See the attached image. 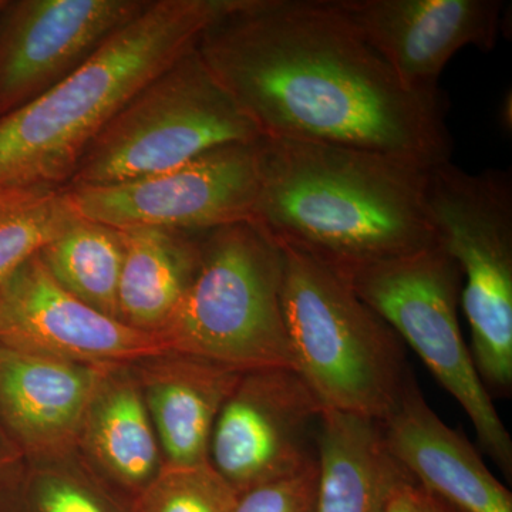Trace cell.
Masks as SVG:
<instances>
[{
  "mask_svg": "<svg viewBox=\"0 0 512 512\" xmlns=\"http://www.w3.org/2000/svg\"><path fill=\"white\" fill-rule=\"evenodd\" d=\"M197 50L264 138L451 161L444 94L407 90L339 0H227Z\"/></svg>",
  "mask_w": 512,
  "mask_h": 512,
  "instance_id": "obj_1",
  "label": "cell"
},
{
  "mask_svg": "<svg viewBox=\"0 0 512 512\" xmlns=\"http://www.w3.org/2000/svg\"><path fill=\"white\" fill-rule=\"evenodd\" d=\"M426 171L370 151L262 137L251 222L278 247L345 276L439 244Z\"/></svg>",
  "mask_w": 512,
  "mask_h": 512,
  "instance_id": "obj_2",
  "label": "cell"
},
{
  "mask_svg": "<svg viewBox=\"0 0 512 512\" xmlns=\"http://www.w3.org/2000/svg\"><path fill=\"white\" fill-rule=\"evenodd\" d=\"M227 0H148L50 92L0 119V187H66L134 94L197 46Z\"/></svg>",
  "mask_w": 512,
  "mask_h": 512,
  "instance_id": "obj_3",
  "label": "cell"
},
{
  "mask_svg": "<svg viewBox=\"0 0 512 512\" xmlns=\"http://www.w3.org/2000/svg\"><path fill=\"white\" fill-rule=\"evenodd\" d=\"M282 248V312L293 370L323 409L382 421L412 375L404 343L335 269Z\"/></svg>",
  "mask_w": 512,
  "mask_h": 512,
  "instance_id": "obj_4",
  "label": "cell"
},
{
  "mask_svg": "<svg viewBox=\"0 0 512 512\" xmlns=\"http://www.w3.org/2000/svg\"><path fill=\"white\" fill-rule=\"evenodd\" d=\"M282 275V248L254 222L204 232L194 279L158 338L170 353L239 372L293 369Z\"/></svg>",
  "mask_w": 512,
  "mask_h": 512,
  "instance_id": "obj_5",
  "label": "cell"
},
{
  "mask_svg": "<svg viewBox=\"0 0 512 512\" xmlns=\"http://www.w3.org/2000/svg\"><path fill=\"white\" fill-rule=\"evenodd\" d=\"M437 242L460 269L471 356L490 396L512 389V175L470 174L448 161L426 171Z\"/></svg>",
  "mask_w": 512,
  "mask_h": 512,
  "instance_id": "obj_6",
  "label": "cell"
},
{
  "mask_svg": "<svg viewBox=\"0 0 512 512\" xmlns=\"http://www.w3.org/2000/svg\"><path fill=\"white\" fill-rule=\"evenodd\" d=\"M261 138L195 46L134 94L87 148L66 187L137 180Z\"/></svg>",
  "mask_w": 512,
  "mask_h": 512,
  "instance_id": "obj_7",
  "label": "cell"
},
{
  "mask_svg": "<svg viewBox=\"0 0 512 512\" xmlns=\"http://www.w3.org/2000/svg\"><path fill=\"white\" fill-rule=\"evenodd\" d=\"M363 299L419 355L466 412L485 454L512 476V439L478 375L458 319L460 269L440 247L360 266L345 275Z\"/></svg>",
  "mask_w": 512,
  "mask_h": 512,
  "instance_id": "obj_8",
  "label": "cell"
},
{
  "mask_svg": "<svg viewBox=\"0 0 512 512\" xmlns=\"http://www.w3.org/2000/svg\"><path fill=\"white\" fill-rule=\"evenodd\" d=\"M69 191L80 218L117 231H214L251 221L259 192V140L215 148L164 173Z\"/></svg>",
  "mask_w": 512,
  "mask_h": 512,
  "instance_id": "obj_9",
  "label": "cell"
},
{
  "mask_svg": "<svg viewBox=\"0 0 512 512\" xmlns=\"http://www.w3.org/2000/svg\"><path fill=\"white\" fill-rule=\"evenodd\" d=\"M323 406L291 367L239 377L212 429L208 464L239 495L316 461Z\"/></svg>",
  "mask_w": 512,
  "mask_h": 512,
  "instance_id": "obj_10",
  "label": "cell"
},
{
  "mask_svg": "<svg viewBox=\"0 0 512 512\" xmlns=\"http://www.w3.org/2000/svg\"><path fill=\"white\" fill-rule=\"evenodd\" d=\"M148 0H6L0 12V119L76 72Z\"/></svg>",
  "mask_w": 512,
  "mask_h": 512,
  "instance_id": "obj_11",
  "label": "cell"
},
{
  "mask_svg": "<svg viewBox=\"0 0 512 512\" xmlns=\"http://www.w3.org/2000/svg\"><path fill=\"white\" fill-rule=\"evenodd\" d=\"M0 343L97 366L133 365L170 353L158 336L67 292L37 255L0 284Z\"/></svg>",
  "mask_w": 512,
  "mask_h": 512,
  "instance_id": "obj_12",
  "label": "cell"
},
{
  "mask_svg": "<svg viewBox=\"0 0 512 512\" xmlns=\"http://www.w3.org/2000/svg\"><path fill=\"white\" fill-rule=\"evenodd\" d=\"M407 90L439 92L451 57L464 47L491 52L503 30L500 0H339Z\"/></svg>",
  "mask_w": 512,
  "mask_h": 512,
  "instance_id": "obj_13",
  "label": "cell"
},
{
  "mask_svg": "<svg viewBox=\"0 0 512 512\" xmlns=\"http://www.w3.org/2000/svg\"><path fill=\"white\" fill-rule=\"evenodd\" d=\"M107 367L0 343V420L23 457L53 456L76 448Z\"/></svg>",
  "mask_w": 512,
  "mask_h": 512,
  "instance_id": "obj_14",
  "label": "cell"
},
{
  "mask_svg": "<svg viewBox=\"0 0 512 512\" xmlns=\"http://www.w3.org/2000/svg\"><path fill=\"white\" fill-rule=\"evenodd\" d=\"M394 460L421 487L463 512H512V494L476 447L424 399L413 373L380 421Z\"/></svg>",
  "mask_w": 512,
  "mask_h": 512,
  "instance_id": "obj_15",
  "label": "cell"
},
{
  "mask_svg": "<svg viewBox=\"0 0 512 512\" xmlns=\"http://www.w3.org/2000/svg\"><path fill=\"white\" fill-rule=\"evenodd\" d=\"M131 369L153 421L164 467L207 464L215 420L244 372L178 353L147 357Z\"/></svg>",
  "mask_w": 512,
  "mask_h": 512,
  "instance_id": "obj_16",
  "label": "cell"
},
{
  "mask_svg": "<svg viewBox=\"0 0 512 512\" xmlns=\"http://www.w3.org/2000/svg\"><path fill=\"white\" fill-rule=\"evenodd\" d=\"M76 450L104 483L133 504L163 471L160 443L131 365L107 367Z\"/></svg>",
  "mask_w": 512,
  "mask_h": 512,
  "instance_id": "obj_17",
  "label": "cell"
},
{
  "mask_svg": "<svg viewBox=\"0 0 512 512\" xmlns=\"http://www.w3.org/2000/svg\"><path fill=\"white\" fill-rule=\"evenodd\" d=\"M315 512H384L394 488L412 478L394 460L379 420L323 409Z\"/></svg>",
  "mask_w": 512,
  "mask_h": 512,
  "instance_id": "obj_18",
  "label": "cell"
},
{
  "mask_svg": "<svg viewBox=\"0 0 512 512\" xmlns=\"http://www.w3.org/2000/svg\"><path fill=\"white\" fill-rule=\"evenodd\" d=\"M124 261L119 285V318L130 328L160 335L200 262L202 234L136 228L120 231Z\"/></svg>",
  "mask_w": 512,
  "mask_h": 512,
  "instance_id": "obj_19",
  "label": "cell"
},
{
  "mask_svg": "<svg viewBox=\"0 0 512 512\" xmlns=\"http://www.w3.org/2000/svg\"><path fill=\"white\" fill-rule=\"evenodd\" d=\"M53 279L80 301L119 319V285L124 261L121 232L79 218L37 254Z\"/></svg>",
  "mask_w": 512,
  "mask_h": 512,
  "instance_id": "obj_20",
  "label": "cell"
},
{
  "mask_svg": "<svg viewBox=\"0 0 512 512\" xmlns=\"http://www.w3.org/2000/svg\"><path fill=\"white\" fill-rule=\"evenodd\" d=\"M121 497L73 448L25 458L18 477L0 494V512H126Z\"/></svg>",
  "mask_w": 512,
  "mask_h": 512,
  "instance_id": "obj_21",
  "label": "cell"
},
{
  "mask_svg": "<svg viewBox=\"0 0 512 512\" xmlns=\"http://www.w3.org/2000/svg\"><path fill=\"white\" fill-rule=\"evenodd\" d=\"M79 218L67 187H0V284Z\"/></svg>",
  "mask_w": 512,
  "mask_h": 512,
  "instance_id": "obj_22",
  "label": "cell"
},
{
  "mask_svg": "<svg viewBox=\"0 0 512 512\" xmlns=\"http://www.w3.org/2000/svg\"><path fill=\"white\" fill-rule=\"evenodd\" d=\"M239 494L210 466L164 467L134 512H234Z\"/></svg>",
  "mask_w": 512,
  "mask_h": 512,
  "instance_id": "obj_23",
  "label": "cell"
},
{
  "mask_svg": "<svg viewBox=\"0 0 512 512\" xmlns=\"http://www.w3.org/2000/svg\"><path fill=\"white\" fill-rule=\"evenodd\" d=\"M318 458L299 473L239 495L234 512H315Z\"/></svg>",
  "mask_w": 512,
  "mask_h": 512,
  "instance_id": "obj_24",
  "label": "cell"
},
{
  "mask_svg": "<svg viewBox=\"0 0 512 512\" xmlns=\"http://www.w3.org/2000/svg\"><path fill=\"white\" fill-rule=\"evenodd\" d=\"M384 512H463L407 478L394 488Z\"/></svg>",
  "mask_w": 512,
  "mask_h": 512,
  "instance_id": "obj_25",
  "label": "cell"
},
{
  "mask_svg": "<svg viewBox=\"0 0 512 512\" xmlns=\"http://www.w3.org/2000/svg\"><path fill=\"white\" fill-rule=\"evenodd\" d=\"M23 463H25V457L22 451L16 446L0 420V494L18 477Z\"/></svg>",
  "mask_w": 512,
  "mask_h": 512,
  "instance_id": "obj_26",
  "label": "cell"
},
{
  "mask_svg": "<svg viewBox=\"0 0 512 512\" xmlns=\"http://www.w3.org/2000/svg\"><path fill=\"white\" fill-rule=\"evenodd\" d=\"M6 0H0V12H2V9L5 8Z\"/></svg>",
  "mask_w": 512,
  "mask_h": 512,
  "instance_id": "obj_27",
  "label": "cell"
}]
</instances>
